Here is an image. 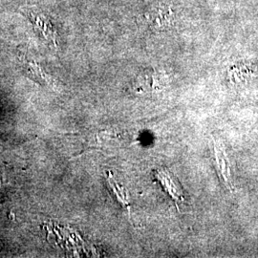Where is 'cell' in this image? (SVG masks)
<instances>
[{
    "mask_svg": "<svg viewBox=\"0 0 258 258\" xmlns=\"http://www.w3.org/2000/svg\"><path fill=\"white\" fill-rule=\"evenodd\" d=\"M154 175H155L157 181L164 188V190L174 200L176 207L178 208V203L183 202L184 197H183L182 190L180 189L178 184H176L173 177L168 173V171L164 170V169L156 170L154 172Z\"/></svg>",
    "mask_w": 258,
    "mask_h": 258,
    "instance_id": "cell-1",
    "label": "cell"
},
{
    "mask_svg": "<svg viewBox=\"0 0 258 258\" xmlns=\"http://www.w3.org/2000/svg\"><path fill=\"white\" fill-rule=\"evenodd\" d=\"M171 12L166 9V7H158L149 15V19L153 25H166L171 19Z\"/></svg>",
    "mask_w": 258,
    "mask_h": 258,
    "instance_id": "cell-4",
    "label": "cell"
},
{
    "mask_svg": "<svg viewBox=\"0 0 258 258\" xmlns=\"http://www.w3.org/2000/svg\"><path fill=\"white\" fill-rule=\"evenodd\" d=\"M107 182L109 184L111 190L113 191L114 196L117 198V201L124 208H126V210L129 212L128 201H127V195L125 194L124 189L121 188L120 185H118L117 182L114 180L113 175L109 173L108 178H107Z\"/></svg>",
    "mask_w": 258,
    "mask_h": 258,
    "instance_id": "cell-3",
    "label": "cell"
},
{
    "mask_svg": "<svg viewBox=\"0 0 258 258\" xmlns=\"http://www.w3.org/2000/svg\"><path fill=\"white\" fill-rule=\"evenodd\" d=\"M213 152H214V162L217 168L219 176H221L222 180L229 187H231V169L228 157L226 155L221 145L216 144L213 141Z\"/></svg>",
    "mask_w": 258,
    "mask_h": 258,
    "instance_id": "cell-2",
    "label": "cell"
}]
</instances>
